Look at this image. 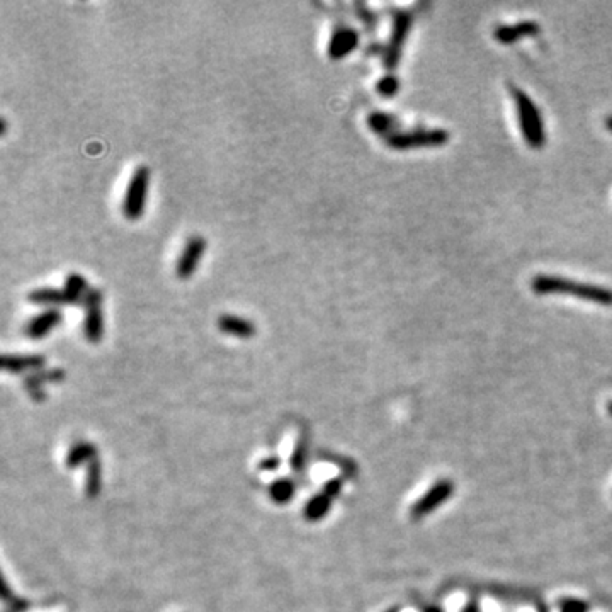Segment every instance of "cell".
<instances>
[{
  "label": "cell",
  "mask_w": 612,
  "mask_h": 612,
  "mask_svg": "<svg viewBox=\"0 0 612 612\" xmlns=\"http://www.w3.org/2000/svg\"><path fill=\"white\" fill-rule=\"evenodd\" d=\"M532 291L538 295H572L589 303L612 306V289L590 283L561 278V276L539 274L532 279Z\"/></svg>",
  "instance_id": "obj_1"
},
{
  "label": "cell",
  "mask_w": 612,
  "mask_h": 612,
  "mask_svg": "<svg viewBox=\"0 0 612 612\" xmlns=\"http://www.w3.org/2000/svg\"><path fill=\"white\" fill-rule=\"evenodd\" d=\"M510 90H512V99L517 109L519 126H521L524 141L532 148H541L546 145V128H544L539 107L524 90L517 87H512Z\"/></svg>",
  "instance_id": "obj_2"
},
{
  "label": "cell",
  "mask_w": 612,
  "mask_h": 612,
  "mask_svg": "<svg viewBox=\"0 0 612 612\" xmlns=\"http://www.w3.org/2000/svg\"><path fill=\"white\" fill-rule=\"evenodd\" d=\"M561 612H589V604L578 599H567L560 604Z\"/></svg>",
  "instance_id": "obj_19"
},
{
  "label": "cell",
  "mask_w": 612,
  "mask_h": 612,
  "mask_svg": "<svg viewBox=\"0 0 612 612\" xmlns=\"http://www.w3.org/2000/svg\"><path fill=\"white\" fill-rule=\"evenodd\" d=\"M425 612H442V611L439 609V607H427Z\"/></svg>",
  "instance_id": "obj_22"
},
{
  "label": "cell",
  "mask_w": 612,
  "mask_h": 612,
  "mask_svg": "<svg viewBox=\"0 0 612 612\" xmlns=\"http://www.w3.org/2000/svg\"><path fill=\"white\" fill-rule=\"evenodd\" d=\"M102 291L99 288H90L83 300L86 318H83V335L90 343H99L104 335V317H102Z\"/></svg>",
  "instance_id": "obj_6"
},
{
  "label": "cell",
  "mask_w": 612,
  "mask_h": 612,
  "mask_svg": "<svg viewBox=\"0 0 612 612\" xmlns=\"http://www.w3.org/2000/svg\"><path fill=\"white\" fill-rule=\"evenodd\" d=\"M541 26L536 20H521L517 24H509V26H498L493 33L495 40L502 45H512L519 41L521 37L536 36L539 35Z\"/></svg>",
  "instance_id": "obj_10"
},
{
  "label": "cell",
  "mask_w": 612,
  "mask_h": 612,
  "mask_svg": "<svg viewBox=\"0 0 612 612\" xmlns=\"http://www.w3.org/2000/svg\"><path fill=\"white\" fill-rule=\"evenodd\" d=\"M148 184H150V170L145 165L138 167L133 172L131 180L128 184L126 194L123 199V215L129 221L140 220L145 211L146 194H148Z\"/></svg>",
  "instance_id": "obj_4"
},
{
  "label": "cell",
  "mask_w": 612,
  "mask_h": 612,
  "mask_svg": "<svg viewBox=\"0 0 612 612\" xmlns=\"http://www.w3.org/2000/svg\"><path fill=\"white\" fill-rule=\"evenodd\" d=\"M45 364V358L41 355H28V358H19V355H4V367L7 371L20 372L24 370H37Z\"/></svg>",
  "instance_id": "obj_15"
},
{
  "label": "cell",
  "mask_w": 612,
  "mask_h": 612,
  "mask_svg": "<svg viewBox=\"0 0 612 612\" xmlns=\"http://www.w3.org/2000/svg\"><path fill=\"white\" fill-rule=\"evenodd\" d=\"M204 252H206V240L199 235L191 237L184 245V250L180 252L179 261L175 264V276L182 281L191 279L198 269Z\"/></svg>",
  "instance_id": "obj_8"
},
{
  "label": "cell",
  "mask_w": 612,
  "mask_h": 612,
  "mask_svg": "<svg viewBox=\"0 0 612 612\" xmlns=\"http://www.w3.org/2000/svg\"><path fill=\"white\" fill-rule=\"evenodd\" d=\"M461 612H480V606H478L476 601H469Z\"/></svg>",
  "instance_id": "obj_20"
},
{
  "label": "cell",
  "mask_w": 612,
  "mask_h": 612,
  "mask_svg": "<svg viewBox=\"0 0 612 612\" xmlns=\"http://www.w3.org/2000/svg\"><path fill=\"white\" fill-rule=\"evenodd\" d=\"M607 412H609V415L612 417V401H609V404H607Z\"/></svg>",
  "instance_id": "obj_23"
},
{
  "label": "cell",
  "mask_w": 612,
  "mask_h": 612,
  "mask_svg": "<svg viewBox=\"0 0 612 612\" xmlns=\"http://www.w3.org/2000/svg\"><path fill=\"white\" fill-rule=\"evenodd\" d=\"M60 322H61L60 310L48 308L29 322L26 326V335L29 339H35V341H37V339H43L52 332L53 329H57Z\"/></svg>",
  "instance_id": "obj_11"
},
{
  "label": "cell",
  "mask_w": 612,
  "mask_h": 612,
  "mask_svg": "<svg viewBox=\"0 0 612 612\" xmlns=\"http://www.w3.org/2000/svg\"><path fill=\"white\" fill-rule=\"evenodd\" d=\"M28 300L33 305L49 306V308H57L60 305H69L64 289H53V288H40L29 293Z\"/></svg>",
  "instance_id": "obj_13"
},
{
  "label": "cell",
  "mask_w": 612,
  "mask_h": 612,
  "mask_svg": "<svg viewBox=\"0 0 612 612\" xmlns=\"http://www.w3.org/2000/svg\"><path fill=\"white\" fill-rule=\"evenodd\" d=\"M452 492H454V483H452L451 480H441L437 481V483H434L429 488V492L422 498H418L413 504L412 510H410V515H412L413 521H420L425 515H429L430 512H434L435 509H439V507L452 495Z\"/></svg>",
  "instance_id": "obj_7"
},
{
  "label": "cell",
  "mask_w": 612,
  "mask_h": 612,
  "mask_svg": "<svg viewBox=\"0 0 612 612\" xmlns=\"http://www.w3.org/2000/svg\"><path fill=\"white\" fill-rule=\"evenodd\" d=\"M376 90H378V94L383 95V98H395L398 90H400V78H398L395 73L384 75V77L379 78L378 83H376Z\"/></svg>",
  "instance_id": "obj_17"
},
{
  "label": "cell",
  "mask_w": 612,
  "mask_h": 612,
  "mask_svg": "<svg viewBox=\"0 0 612 612\" xmlns=\"http://www.w3.org/2000/svg\"><path fill=\"white\" fill-rule=\"evenodd\" d=\"M359 45V33L354 28L339 26L334 31L329 43V57L332 60H342Z\"/></svg>",
  "instance_id": "obj_9"
},
{
  "label": "cell",
  "mask_w": 612,
  "mask_h": 612,
  "mask_svg": "<svg viewBox=\"0 0 612 612\" xmlns=\"http://www.w3.org/2000/svg\"><path fill=\"white\" fill-rule=\"evenodd\" d=\"M413 24V14L410 11L398 9L393 12L392 33H389L387 49H384L383 64L388 70H395L400 65L401 54H404L405 41L410 35Z\"/></svg>",
  "instance_id": "obj_3"
},
{
  "label": "cell",
  "mask_w": 612,
  "mask_h": 612,
  "mask_svg": "<svg viewBox=\"0 0 612 612\" xmlns=\"http://www.w3.org/2000/svg\"><path fill=\"white\" fill-rule=\"evenodd\" d=\"M367 124H370V128L376 135L388 138L393 135V129L396 128L398 123L396 117L388 114V112H372V114L367 117Z\"/></svg>",
  "instance_id": "obj_16"
},
{
  "label": "cell",
  "mask_w": 612,
  "mask_h": 612,
  "mask_svg": "<svg viewBox=\"0 0 612 612\" xmlns=\"http://www.w3.org/2000/svg\"><path fill=\"white\" fill-rule=\"evenodd\" d=\"M392 612H393V611H392Z\"/></svg>",
  "instance_id": "obj_24"
},
{
  "label": "cell",
  "mask_w": 612,
  "mask_h": 612,
  "mask_svg": "<svg viewBox=\"0 0 612 612\" xmlns=\"http://www.w3.org/2000/svg\"><path fill=\"white\" fill-rule=\"evenodd\" d=\"M90 291L89 284H87L86 278H82L81 274H70L69 278L65 279V286H64V293L66 296V300H69V305H78L83 303V300H86L87 293Z\"/></svg>",
  "instance_id": "obj_14"
},
{
  "label": "cell",
  "mask_w": 612,
  "mask_h": 612,
  "mask_svg": "<svg viewBox=\"0 0 612 612\" xmlns=\"http://www.w3.org/2000/svg\"><path fill=\"white\" fill-rule=\"evenodd\" d=\"M355 11H358L359 19L363 20L366 29L372 31V29L376 28V24H378V18H376L375 12H372L367 6H364V4H355Z\"/></svg>",
  "instance_id": "obj_18"
},
{
  "label": "cell",
  "mask_w": 612,
  "mask_h": 612,
  "mask_svg": "<svg viewBox=\"0 0 612 612\" xmlns=\"http://www.w3.org/2000/svg\"><path fill=\"white\" fill-rule=\"evenodd\" d=\"M449 133L446 129H413L406 133H393L387 138L388 146L393 150H410L420 148V146H441L447 143Z\"/></svg>",
  "instance_id": "obj_5"
},
{
  "label": "cell",
  "mask_w": 612,
  "mask_h": 612,
  "mask_svg": "<svg viewBox=\"0 0 612 612\" xmlns=\"http://www.w3.org/2000/svg\"><path fill=\"white\" fill-rule=\"evenodd\" d=\"M606 128L609 129V131H612V116H609V117H607V119H606Z\"/></svg>",
  "instance_id": "obj_21"
},
{
  "label": "cell",
  "mask_w": 612,
  "mask_h": 612,
  "mask_svg": "<svg viewBox=\"0 0 612 612\" xmlns=\"http://www.w3.org/2000/svg\"><path fill=\"white\" fill-rule=\"evenodd\" d=\"M218 329L226 335L238 339H250L255 335V325L247 318L237 315H221L218 320Z\"/></svg>",
  "instance_id": "obj_12"
}]
</instances>
